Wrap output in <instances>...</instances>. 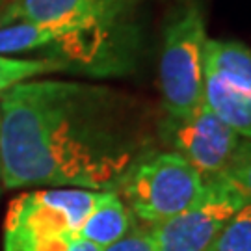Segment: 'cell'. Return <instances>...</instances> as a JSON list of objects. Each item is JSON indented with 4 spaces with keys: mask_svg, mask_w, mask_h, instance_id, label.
<instances>
[{
    "mask_svg": "<svg viewBox=\"0 0 251 251\" xmlns=\"http://www.w3.org/2000/svg\"><path fill=\"white\" fill-rule=\"evenodd\" d=\"M248 205L251 203V140L238 144L233 158L218 175Z\"/></svg>",
    "mask_w": 251,
    "mask_h": 251,
    "instance_id": "cell-14",
    "label": "cell"
},
{
    "mask_svg": "<svg viewBox=\"0 0 251 251\" xmlns=\"http://www.w3.org/2000/svg\"><path fill=\"white\" fill-rule=\"evenodd\" d=\"M132 231V212L114 192H99L91 214L82 224L78 236L104 250Z\"/></svg>",
    "mask_w": 251,
    "mask_h": 251,
    "instance_id": "cell-8",
    "label": "cell"
},
{
    "mask_svg": "<svg viewBox=\"0 0 251 251\" xmlns=\"http://www.w3.org/2000/svg\"><path fill=\"white\" fill-rule=\"evenodd\" d=\"M0 177H2V171H0Z\"/></svg>",
    "mask_w": 251,
    "mask_h": 251,
    "instance_id": "cell-17",
    "label": "cell"
},
{
    "mask_svg": "<svg viewBox=\"0 0 251 251\" xmlns=\"http://www.w3.org/2000/svg\"><path fill=\"white\" fill-rule=\"evenodd\" d=\"M100 251H152L151 233L144 231V229H134L121 240H117L116 244Z\"/></svg>",
    "mask_w": 251,
    "mask_h": 251,
    "instance_id": "cell-15",
    "label": "cell"
},
{
    "mask_svg": "<svg viewBox=\"0 0 251 251\" xmlns=\"http://www.w3.org/2000/svg\"><path fill=\"white\" fill-rule=\"evenodd\" d=\"M136 2L138 0H9L0 9V26L13 23H69L136 30Z\"/></svg>",
    "mask_w": 251,
    "mask_h": 251,
    "instance_id": "cell-7",
    "label": "cell"
},
{
    "mask_svg": "<svg viewBox=\"0 0 251 251\" xmlns=\"http://www.w3.org/2000/svg\"><path fill=\"white\" fill-rule=\"evenodd\" d=\"M69 71L67 63L54 58H11L0 54V95L15 88L23 82H28L50 73Z\"/></svg>",
    "mask_w": 251,
    "mask_h": 251,
    "instance_id": "cell-12",
    "label": "cell"
},
{
    "mask_svg": "<svg viewBox=\"0 0 251 251\" xmlns=\"http://www.w3.org/2000/svg\"><path fill=\"white\" fill-rule=\"evenodd\" d=\"M246 205L222 179H206V192L188 210L152 225V251H206L225 224Z\"/></svg>",
    "mask_w": 251,
    "mask_h": 251,
    "instance_id": "cell-4",
    "label": "cell"
},
{
    "mask_svg": "<svg viewBox=\"0 0 251 251\" xmlns=\"http://www.w3.org/2000/svg\"><path fill=\"white\" fill-rule=\"evenodd\" d=\"M203 75H212L234 90L251 95V49L236 41L206 39Z\"/></svg>",
    "mask_w": 251,
    "mask_h": 251,
    "instance_id": "cell-9",
    "label": "cell"
},
{
    "mask_svg": "<svg viewBox=\"0 0 251 251\" xmlns=\"http://www.w3.org/2000/svg\"><path fill=\"white\" fill-rule=\"evenodd\" d=\"M119 186L134 216L156 225L194 206L206 192V179L177 152H158L132 164Z\"/></svg>",
    "mask_w": 251,
    "mask_h": 251,
    "instance_id": "cell-2",
    "label": "cell"
},
{
    "mask_svg": "<svg viewBox=\"0 0 251 251\" xmlns=\"http://www.w3.org/2000/svg\"><path fill=\"white\" fill-rule=\"evenodd\" d=\"M203 102L238 136L251 140V95L227 86L212 75H203Z\"/></svg>",
    "mask_w": 251,
    "mask_h": 251,
    "instance_id": "cell-10",
    "label": "cell"
},
{
    "mask_svg": "<svg viewBox=\"0 0 251 251\" xmlns=\"http://www.w3.org/2000/svg\"><path fill=\"white\" fill-rule=\"evenodd\" d=\"M4 251H100L78 234H45L4 227Z\"/></svg>",
    "mask_w": 251,
    "mask_h": 251,
    "instance_id": "cell-11",
    "label": "cell"
},
{
    "mask_svg": "<svg viewBox=\"0 0 251 251\" xmlns=\"http://www.w3.org/2000/svg\"><path fill=\"white\" fill-rule=\"evenodd\" d=\"M206 251H251V203L225 224Z\"/></svg>",
    "mask_w": 251,
    "mask_h": 251,
    "instance_id": "cell-13",
    "label": "cell"
},
{
    "mask_svg": "<svg viewBox=\"0 0 251 251\" xmlns=\"http://www.w3.org/2000/svg\"><path fill=\"white\" fill-rule=\"evenodd\" d=\"M0 194H2V186H0Z\"/></svg>",
    "mask_w": 251,
    "mask_h": 251,
    "instance_id": "cell-16",
    "label": "cell"
},
{
    "mask_svg": "<svg viewBox=\"0 0 251 251\" xmlns=\"http://www.w3.org/2000/svg\"><path fill=\"white\" fill-rule=\"evenodd\" d=\"M164 134L175 152L205 179L218 177L240 144L238 134L205 102L188 116L168 117Z\"/></svg>",
    "mask_w": 251,
    "mask_h": 251,
    "instance_id": "cell-5",
    "label": "cell"
},
{
    "mask_svg": "<svg viewBox=\"0 0 251 251\" xmlns=\"http://www.w3.org/2000/svg\"><path fill=\"white\" fill-rule=\"evenodd\" d=\"M99 192L84 188H45L11 199L4 227L45 234H78Z\"/></svg>",
    "mask_w": 251,
    "mask_h": 251,
    "instance_id": "cell-6",
    "label": "cell"
},
{
    "mask_svg": "<svg viewBox=\"0 0 251 251\" xmlns=\"http://www.w3.org/2000/svg\"><path fill=\"white\" fill-rule=\"evenodd\" d=\"M121 100L80 82L28 80L0 95V182L104 192L130 168Z\"/></svg>",
    "mask_w": 251,
    "mask_h": 251,
    "instance_id": "cell-1",
    "label": "cell"
},
{
    "mask_svg": "<svg viewBox=\"0 0 251 251\" xmlns=\"http://www.w3.org/2000/svg\"><path fill=\"white\" fill-rule=\"evenodd\" d=\"M205 15L196 2H184L171 13L160 52V90L170 117L192 114L203 104Z\"/></svg>",
    "mask_w": 251,
    "mask_h": 251,
    "instance_id": "cell-3",
    "label": "cell"
}]
</instances>
